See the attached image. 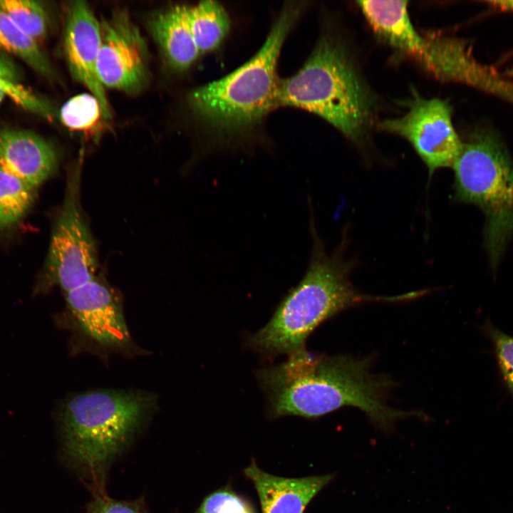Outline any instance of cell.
I'll use <instances>...</instances> for the list:
<instances>
[{"mask_svg": "<svg viewBox=\"0 0 513 513\" xmlns=\"http://www.w3.org/2000/svg\"><path fill=\"white\" fill-rule=\"evenodd\" d=\"M372 366L370 357L316 355L304 348L284 363L257 370L256 377L272 418H316L352 406L364 412L376 428L389 432L398 420L418 417V412L389 405L395 383L374 373Z\"/></svg>", "mask_w": 513, "mask_h": 513, "instance_id": "obj_1", "label": "cell"}, {"mask_svg": "<svg viewBox=\"0 0 513 513\" xmlns=\"http://www.w3.org/2000/svg\"><path fill=\"white\" fill-rule=\"evenodd\" d=\"M311 258L301 281L279 304L269 321L247 339L254 352L267 358L290 355L305 348L309 335L341 311L368 302H399L418 297L417 291L399 296H373L356 289L349 275L351 266L342 246L328 254L318 237L313 216Z\"/></svg>", "mask_w": 513, "mask_h": 513, "instance_id": "obj_2", "label": "cell"}, {"mask_svg": "<svg viewBox=\"0 0 513 513\" xmlns=\"http://www.w3.org/2000/svg\"><path fill=\"white\" fill-rule=\"evenodd\" d=\"M154 394L131 390L81 393L61 405L63 451L95 494L104 491L108 470L155 410Z\"/></svg>", "mask_w": 513, "mask_h": 513, "instance_id": "obj_3", "label": "cell"}, {"mask_svg": "<svg viewBox=\"0 0 513 513\" xmlns=\"http://www.w3.org/2000/svg\"><path fill=\"white\" fill-rule=\"evenodd\" d=\"M302 8L297 2L284 6L254 56L224 77L190 93L192 112L211 132L228 137L246 134L276 108L279 54Z\"/></svg>", "mask_w": 513, "mask_h": 513, "instance_id": "obj_4", "label": "cell"}, {"mask_svg": "<svg viewBox=\"0 0 513 513\" xmlns=\"http://www.w3.org/2000/svg\"><path fill=\"white\" fill-rule=\"evenodd\" d=\"M368 93L343 47L323 36L302 67L280 80L276 106H289L316 114L359 141L370 118Z\"/></svg>", "mask_w": 513, "mask_h": 513, "instance_id": "obj_5", "label": "cell"}, {"mask_svg": "<svg viewBox=\"0 0 513 513\" xmlns=\"http://www.w3.org/2000/svg\"><path fill=\"white\" fill-rule=\"evenodd\" d=\"M452 167L457 200L484 214V241L495 266L513 234V160L490 131L477 130L462 143Z\"/></svg>", "mask_w": 513, "mask_h": 513, "instance_id": "obj_6", "label": "cell"}, {"mask_svg": "<svg viewBox=\"0 0 513 513\" xmlns=\"http://www.w3.org/2000/svg\"><path fill=\"white\" fill-rule=\"evenodd\" d=\"M80 169L67 177L64 200L55 223L41 286L57 285L66 292L95 277V244L80 203Z\"/></svg>", "mask_w": 513, "mask_h": 513, "instance_id": "obj_7", "label": "cell"}, {"mask_svg": "<svg viewBox=\"0 0 513 513\" xmlns=\"http://www.w3.org/2000/svg\"><path fill=\"white\" fill-rule=\"evenodd\" d=\"M408 108L403 117L381 121L378 128L408 140L428 167L430 177L439 168L452 167L462 142L452 125L450 105L415 93Z\"/></svg>", "mask_w": 513, "mask_h": 513, "instance_id": "obj_8", "label": "cell"}, {"mask_svg": "<svg viewBox=\"0 0 513 513\" xmlns=\"http://www.w3.org/2000/svg\"><path fill=\"white\" fill-rule=\"evenodd\" d=\"M97 74L104 88L140 91L148 80V50L139 28L125 11L100 23Z\"/></svg>", "mask_w": 513, "mask_h": 513, "instance_id": "obj_9", "label": "cell"}, {"mask_svg": "<svg viewBox=\"0 0 513 513\" xmlns=\"http://www.w3.org/2000/svg\"><path fill=\"white\" fill-rule=\"evenodd\" d=\"M64 294L72 317L90 339L117 350L130 345L120 301L108 286L94 277Z\"/></svg>", "mask_w": 513, "mask_h": 513, "instance_id": "obj_10", "label": "cell"}, {"mask_svg": "<svg viewBox=\"0 0 513 513\" xmlns=\"http://www.w3.org/2000/svg\"><path fill=\"white\" fill-rule=\"evenodd\" d=\"M101 42L100 22L86 2H72L67 11L64 31V51L73 77L85 86L99 101L103 116L111 117L105 88L97 74V61Z\"/></svg>", "mask_w": 513, "mask_h": 513, "instance_id": "obj_11", "label": "cell"}, {"mask_svg": "<svg viewBox=\"0 0 513 513\" xmlns=\"http://www.w3.org/2000/svg\"><path fill=\"white\" fill-rule=\"evenodd\" d=\"M395 50L415 60L440 80L469 83L477 80L476 63L465 46L455 39L423 35L411 26L403 34Z\"/></svg>", "mask_w": 513, "mask_h": 513, "instance_id": "obj_12", "label": "cell"}, {"mask_svg": "<svg viewBox=\"0 0 513 513\" xmlns=\"http://www.w3.org/2000/svg\"><path fill=\"white\" fill-rule=\"evenodd\" d=\"M55 149L38 135L22 130L0 132V168L36 188L56 170Z\"/></svg>", "mask_w": 513, "mask_h": 513, "instance_id": "obj_13", "label": "cell"}, {"mask_svg": "<svg viewBox=\"0 0 513 513\" xmlns=\"http://www.w3.org/2000/svg\"><path fill=\"white\" fill-rule=\"evenodd\" d=\"M254 484L262 513H303L311 500L334 477L333 475L287 478L261 470L254 461L244 469Z\"/></svg>", "mask_w": 513, "mask_h": 513, "instance_id": "obj_14", "label": "cell"}, {"mask_svg": "<svg viewBox=\"0 0 513 513\" xmlns=\"http://www.w3.org/2000/svg\"><path fill=\"white\" fill-rule=\"evenodd\" d=\"M187 6L176 5L155 14L149 29L167 64L175 71L190 68L201 55L187 16Z\"/></svg>", "mask_w": 513, "mask_h": 513, "instance_id": "obj_15", "label": "cell"}, {"mask_svg": "<svg viewBox=\"0 0 513 513\" xmlns=\"http://www.w3.org/2000/svg\"><path fill=\"white\" fill-rule=\"evenodd\" d=\"M190 31L201 55L220 46L230 29L229 17L218 2L205 1L187 6Z\"/></svg>", "mask_w": 513, "mask_h": 513, "instance_id": "obj_16", "label": "cell"}, {"mask_svg": "<svg viewBox=\"0 0 513 513\" xmlns=\"http://www.w3.org/2000/svg\"><path fill=\"white\" fill-rule=\"evenodd\" d=\"M0 49L20 57L44 76H53L51 63L38 43L24 33L1 9Z\"/></svg>", "mask_w": 513, "mask_h": 513, "instance_id": "obj_17", "label": "cell"}, {"mask_svg": "<svg viewBox=\"0 0 513 513\" xmlns=\"http://www.w3.org/2000/svg\"><path fill=\"white\" fill-rule=\"evenodd\" d=\"M35 188L0 168V229L17 223L31 207Z\"/></svg>", "mask_w": 513, "mask_h": 513, "instance_id": "obj_18", "label": "cell"}, {"mask_svg": "<svg viewBox=\"0 0 513 513\" xmlns=\"http://www.w3.org/2000/svg\"><path fill=\"white\" fill-rule=\"evenodd\" d=\"M0 9L27 36L39 43L46 36L49 19L38 1L0 0Z\"/></svg>", "mask_w": 513, "mask_h": 513, "instance_id": "obj_19", "label": "cell"}, {"mask_svg": "<svg viewBox=\"0 0 513 513\" xmlns=\"http://www.w3.org/2000/svg\"><path fill=\"white\" fill-rule=\"evenodd\" d=\"M103 116L98 99L91 93H83L70 98L61 107L59 117L68 128L86 131L95 125Z\"/></svg>", "mask_w": 513, "mask_h": 513, "instance_id": "obj_20", "label": "cell"}, {"mask_svg": "<svg viewBox=\"0 0 513 513\" xmlns=\"http://www.w3.org/2000/svg\"><path fill=\"white\" fill-rule=\"evenodd\" d=\"M483 331L491 341L504 383L513 397V337L495 328L489 321Z\"/></svg>", "mask_w": 513, "mask_h": 513, "instance_id": "obj_21", "label": "cell"}, {"mask_svg": "<svg viewBox=\"0 0 513 513\" xmlns=\"http://www.w3.org/2000/svg\"><path fill=\"white\" fill-rule=\"evenodd\" d=\"M0 85L5 90L7 95L24 108L47 118L53 116V108L47 102L15 83L1 66H0Z\"/></svg>", "mask_w": 513, "mask_h": 513, "instance_id": "obj_22", "label": "cell"}, {"mask_svg": "<svg viewBox=\"0 0 513 513\" xmlns=\"http://www.w3.org/2000/svg\"><path fill=\"white\" fill-rule=\"evenodd\" d=\"M195 513H254L249 504L234 492L222 489L209 494Z\"/></svg>", "mask_w": 513, "mask_h": 513, "instance_id": "obj_23", "label": "cell"}, {"mask_svg": "<svg viewBox=\"0 0 513 513\" xmlns=\"http://www.w3.org/2000/svg\"><path fill=\"white\" fill-rule=\"evenodd\" d=\"M86 513H148L143 498L132 501L112 499L106 494H95L87 504Z\"/></svg>", "mask_w": 513, "mask_h": 513, "instance_id": "obj_24", "label": "cell"}, {"mask_svg": "<svg viewBox=\"0 0 513 513\" xmlns=\"http://www.w3.org/2000/svg\"><path fill=\"white\" fill-rule=\"evenodd\" d=\"M497 6L504 8L506 9H510L513 11V1H498L495 2Z\"/></svg>", "mask_w": 513, "mask_h": 513, "instance_id": "obj_25", "label": "cell"}, {"mask_svg": "<svg viewBox=\"0 0 513 513\" xmlns=\"http://www.w3.org/2000/svg\"><path fill=\"white\" fill-rule=\"evenodd\" d=\"M6 95V93L5 90L3 88V87L0 85V103L4 98V97Z\"/></svg>", "mask_w": 513, "mask_h": 513, "instance_id": "obj_26", "label": "cell"}]
</instances>
